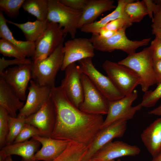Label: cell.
Instances as JSON below:
<instances>
[{
  "label": "cell",
  "instance_id": "cell-26",
  "mask_svg": "<svg viewBox=\"0 0 161 161\" xmlns=\"http://www.w3.org/2000/svg\"><path fill=\"white\" fill-rule=\"evenodd\" d=\"M22 7L25 11L35 16L38 20L47 19L48 0H25Z\"/></svg>",
  "mask_w": 161,
  "mask_h": 161
},
{
  "label": "cell",
  "instance_id": "cell-34",
  "mask_svg": "<svg viewBox=\"0 0 161 161\" xmlns=\"http://www.w3.org/2000/svg\"><path fill=\"white\" fill-rule=\"evenodd\" d=\"M32 61L29 58H15L13 60H8L2 57L0 58V73L10 65L31 64Z\"/></svg>",
  "mask_w": 161,
  "mask_h": 161
},
{
  "label": "cell",
  "instance_id": "cell-22",
  "mask_svg": "<svg viewBox=\"0 0 161 161\" xmlns=\"http://www.w3.org/2000/svg\"><path fill=\"white\" fill-rule=\"evenodd\" d=\"M7 19L3 12L0 11V37L9 41L16 47L26 57L33 56L35 50V43L16 39L7 24Z\"/></svg>",
  "mask_w": 161,
  "mask_h": 161
},
{
  "label": "cell",
  "instance_id": "cell-32",
  "mask_svg": "<svg viewBox=\"0 0 161 161\" xmlns=\"http://www.w3.org/2000/svg\"><path fill=\"white\" fill-rule=\"evenodd\" d=\"M0 53L4 56L13 57L15 58H26L12 44L2 38L0 39Z\"/></svg>",
  "mask_w": 161,
  "mask_h": 161
},
{
  "label": "cell",
  "instance_id": "cell-49",
  "mask_svg": "<svg viewBox=\"0 0 161 161\" xmlns=\"http://www.w3.org/2000/svg\"><path fill=\"white\" fill-rule=\"evenodd\" d=\"M115 161L114 160H109V161Z\"/></svg>",
  "mask_w": 161,
  "mask_h": 161
},
{
  "label": "cell",
  "instance_id": "cell-35",
  "mask_svg": "<svg viewBox=\"0 0 161 161\" xmlns=\"http://www.w3.org/2000/svg\"><path fill=\"white\" fill-rule=\"evenodd\" d=\"M132 25V24L126 19L123 18H119L110 22L102 28L117 31L125 27H128Z\"/></svg>",
  "mask_w": 161,
  "mask_h": 161
},
{
  "label": "cell",
  "instance_id": "cell-14",
  "mask_svg": "<svg viewBox=\"0 0 161 161\" xmlns=\"http://www.w3.org/2000/svg\"><path fill=\"white\" fill-rule=\"evenodd\" d=\"M127 128V121H116L108 126L100 129L88 147L87 152L82 161H88L103 146L115 138L122 137Z\"/></svg>",
  "mask_w": 161,
  "mask_h": 161
},
{
  "label": "cell",
  "instance_id": "cell-20",
  "mask_svg": "<svg viewBox=\"0 0 161 161\" xmlns=\"http://www.w3.org/2000/svg\"><path fill=\"white\" fill-rule=\"evenodd\" d=\"M144 145L152 157L161 152V117L151 123L140 134Z\"/></svg>",
  "mask_w": 161,
  "mask_h": 161
},
{
  "label": "cell",
  "instance_id": "cell-13",
  "mask_svg": "<svg viewBox=\"0 0 161 161\" xmlns=\"http://www.w3.org/2000/svg\"><path fill=\"white\" fill-rule=\"evenodd\" d=\"M65 76L60 86L69 101L79 108L83 100V91L81 80L82 72L75 63L68 65L64 70Z\"/></svg>",
  "mask_w": 161,
  "mask_h": 161
},
{
  "label": "cell",
  "instance_id": "cell-43",
  "mask_svg": "<svg viewBox=\"0 0 161 161\" xmlns=\"http://www.w3.org/2000/svg\"><path fill=\"white\" fill-rule=\"evenodd\" d=\"M152 32L153 34L157 36L161 40V28L153 29Z\"/></svg>",
  "mask_w": 161,
  "mask_h": 161
},
{
  "label": "cell",
  "instance_id": "cell-50",
  "mask_svg": "<svg viewBox=\"0 0 161 161\" xmlns=\"http://www.w3.org/2000/svg\"><path fill=\"white\" fill-rule=\"evenodd\" d=\"M158 1L160 2H161V0H158Z\"/></svg>",
  "mask_w": 161,
  "mask_h": 161
},
{
  "label": "cell",
  "instance_id": "cell-23",
  "mask_svg": "<svg viewBox=\"0 0 161 161\" xmlns=\"http://www.w3.org/2000/svg\"><path fill=\"white\" fill-rule=\"evenodd\" d=\"M41 144L39 141L32 138L29 140L6 145L1 149L7 156L15 155L21 157V161H35L34 155Z\"/></svg>",
  "mask_w": 161,
  "mask_h": 161
},
{
  "label": "cell",
  "instance_id": "cell-47",
  "mask_svg": "<svg viewBox=\"0 0 161 161\" xmlns=\"http://www.w3.org/2000/svg\"><path fill=\"white\" fill-rule=\"evenodd\" d=\"M88 161H95L92 159H91Z\"/></svg>",
  "mask_w": 161,
  "mask_h": 161
},
{
  "label": "cell",
  "instance_id": "cell-11",
  "mask_svg": "<svg viewBox=\"0 0 161 161\" xmlns=\"http://www.w3.org/2000/svg\"><path fill=\"white\" fill-rule=\"evenodd\" d=\"M31 64L8 68L0 73V78L12 89L21 100H26V91L32 78Z\"/></svg>",
  "mask_w": 161,
  "mask_h": 161
},
{
  "label": "cell",
  "instance_id": "cell-3",
  "mask_svg": "<svg viewBox=\"0 0 161 161\" xmlns=\"http://www.w3.org/2000/svg\"><path fill=\"white\" fill-rule=\"evenodd\" d=\"M153 59L149 47L142 51L128 55L118 62L134 71L140 78V85L144 92L149 87L156 83L153 65Z\"/></svg>",
  "mask_w": 161,
  "mask_h": 161
},
{
  "label": "cell",
  "instance_id": "cell-16",
  "mask_svg": "<svg viewBox=\"0 0 161 161\" xmlns=\"http://www.w3.org/2000/svg\"><path fill=\"white\" fill-rule=\"evenodd\" d=\"M30 83L26 102L17 116L26 117L35 113L51 97L52 88L40 85L32 80Z\"/></svg>",
  "mask_w": 161,
  "mask_h": 161
},
{
  "label": "cell",
  "instance_id": "cell-15",
  "mask_svg": "<svg viewBox=\"0 0 161 161\" xmlns=\"http://www.w3.org/2000/svg\"><path fill=\"white\" fill-rule=\"evenodd\" d=\"M55 121V108L51 97L37 112L25 119L26 123L37 128L43 137H50Z\"/></svg>",
  "mask_w": 161,
  "mask_h": 161
},
{
  "label": "cell",
  "instance_id": "cell-37",
  "mask_svg": "<svg viewBox=\"0 0 161 161\" xmlns=\"http://www.w3.org/2000/svg\"><path fill=\"white\" fill-rule=\"evenodd\" d=\"M62 4L72 9L82 11L88 0H59Z\"/></svg>",
  "mask_w": 161,
  "mask_h": 161
},
{
  "label": "cell",
  "instance_id": "cell-42",
  "mask_svg": "<svg viewBox=\"0 0 161 161\" xmlns=\"http://www.w3.org/2000/svg\"><path fill=\"white\" fill-rule=\"evenodd\" d=\"M150 115L160 116L161 117V104L157 107L148 112Z\"/></svg>",
  "mask_w": 161,
  "mask_h": 161
},
{
  "label": "cell",
  "instance_id": "cell-29",
  "mask_svg": "<svg viewBox=\"0 0 161 161\" xmlns=\"http://www.w3.org/2000/svg\"><path fill=\"white\" fill-rule=\"evenodd\" d=\"M25 0H0V10L11 18H16Z\"/></svg>",
  "mask_w": 161,
  "mask_h": 161
},
{
  "label": "cell",
  "instance_id": "cell-31",
  "mask_svg": "<svg viewBox=\"0 0 161 161\" xmlns=\"http://www.w3.org/2000/svg\"><path fill=\"white\" fill-rule=\"evenodd\" d=\"M9 114L4 108L0 106V148L2 149L6 145L9 132Z\"/></svg>",
  "mask_w": 161,
  "mask_h": 161
},
{
  "label": "cell",
  "instance_id": "cell-38",
  "mask_svg": "<svg viewBox=\"0 0 161 161\" xmlns=\"http://www.w3.org/2000/svg\"><path fill=\"white\" fill-rule=\"evenodd\" d=\"M154 2L159 5V7L158 11L154 14L151 25L152 29L161 28V2L158 0L154 1Z\"/></svg>",
  "mask_w": 161,
  "mask_h": 161
},
{
  "label": "cell",
  "instance_id": "cell-7",
  "mask_svg": "<svg viewBox=\"0 0 161 161\" xmlns=\"http://www.w3.org/2000/svg\"><path fill=\"white\" fill-rule=\"evenodd\" d=\"M78 62L81 72L87 76L108 100H116L125 96L107 76L103 75L95 68L92 58H84Z\"/></svg>",
  "mask_w": 161,
  "mask_h": 161
},
{
  "label": "cell",
  "instance_id": "cell-48",
  "mask_svg": "<svg viewBox=\"0 0 161 161\" xmlns=\"http://www.w3.org/2000/svg\"><path fill=\"white\" fill-rule=\"evenodd\" d=\"M117 161H121V160L120 159H119L118 160H117Z\"/></svg>",
  "mask_w": 161,
  "mask_h": 161
},
{
  "label": "cell",
  "instance_id": "cell-36",
  "mask_svg": "<svg viewBox=\"0 0 161 161\" xmlns=\"http://www.w3.org/2000/svg\"><path fill=\"white\" fill-rule=\"evenodd\" d=\"M149 47L153 59H161V40L158 37L155 36Z\"/></svg>",
  "mask_w": 161,
  "mask_h": 161
},
{
  "label": "cell",
  "instance_id": "cell-25",
  "mask_svg": "<svg viewBox=\"0 0 161 161\" xmlns=\"http://www.w3.org/2000/svg\"><path fill=\"white\" fill-rule=\"evenodd\" d=\"M7 23L12 24L22 31L26 41L35 43L43 35L50 22L48 19L41 21L36 20L33 22L28 21L18 23L7 20Z\"/></svg>",
  "mask_w": 161,
  "mask_h": 161
},
{
  "label": "cell",
  "instance_id": "cell-39",
  "mask_svg": "<svg viewBox=\"0 0 161 161\" xmlns=\"http://www.w3.org/2000/svg\"><path fill=\"white\" fill-rule=\"evenodd\" d=\"M148 10V15L150 18L153 19V14L156 13L159 9V5L151 0H144Z\"/></svg>",
  "mask_w": 161,
  "mask_h": 161
},
{
  "label": "cell",
  "instance_id": "cell-45",
  "mask_svg": "<svg viewBox=\"0 0 161 161\" xmlns=\"http://www.w3.org/2000/svg\"><path fill=\"white\" fill-rule=\"evenodd\" d=\"M151 161H161V152L155 156L153 157Z\"/></svg>",
  "mask_w": 161,
  "mask_h": 161
},
{
  "label": "cell",
  "instance_id": "cell-24",
  "mask_svg": "<svg viewBox=\"0 0 161 161\" xmlns=\"http://www.w3.org/2000/svg\"><path fill=\"white\" fill-rule=\"evenodd\" d=\"M133 0H119L117 5L111 13L97 21L85 25L80 28L81 31L85 33L98 35L100 29L110 22L119 18L125 19L124 9L126 5Z\"/></svg>",
  "mask_w": 161,
  "mask_h": 161
},
{
  "label": "cell",
  "instance_id": "cell-8",
  "mask_svg": "<svg viewBox=\"0 0 161 161\" xmlns=\"http://www.w3.org/2000/svg\"><path fill=\"white\" fill-rule=\"evenodd\" d=\"M81 80L83 89V100L79 106V109L91 114H107L108 111L107 99L87 76L82 73Z\"/></svg>",
  "mask_w": 161,
  "mask_h": 161
},
{
  "label": "cell",
  "instance_id": "cell-10",
  "mask_svg": "<svg viewBox=\"0 0 161 161\" xmlns=\"http://www.w3.org/2000/svg\"><path fill=\"white\" fill-rule=\"evenodd\" d=\"M63 29L56 23L50 22L43 34L36 42L32 62L44 59L49 56L64 41Z\"/></svg>",
  "mask_w": 161,
  "mask_h": 161
},
{
  "label": "cell",
  "instance_id": "cell-41",
  "mask_svg": "<svg viewBox=\"0 0 161 161\" xmlns=\"http://www.w3.org/2000/svg\"><path fill=\"white\" fill-rule=\"evenodd\" d=\"M117 31L109 30L102 28L99 31L98 35L102 38H107L113 36Z\"/></svg>",
  "mask_w": 161,
  "mask_h": 161
},
{
  "label": "cell",
  "instance_id": "cell-6",
  "mask_svg": "<svg viewBox=\"0 0 161 161\" xmlns=\"http://www.w3.org/2000/svg\"><path fill=\"white\" fill-rule=\"evenodd\" d=\"M102 67L107 76L125 95H129L140 85V78L134 71L127 66L106 60Z\"/></svg>",
  "mask_w": 161,
  "mask_h": 161
},
{
  "label": "cell",
  "instance_id": "cell-19",
  "mask_svg": "<svg viewBox=\"0 0 161 161\" xmlns=\"http://www.w3.org/2000/svg\"><path fill=\"white\" fill-rule=\"evenodd\" d=\"M112 0H88L82 10V15L78 26V29L83 25L90 24L104 12L115 8Z\"/></svg>",
  "mask_w": 161,
  "mask_h": 161
},
{
  "label": "cell",
  "instance_id": "cell-4",
  "mask_svg": "<svg viewBox=\"0 0 161 161\" xmlns=\"http://www.w3.org/2000/svg\"><path fill=\"white\" fill-rule=\"evenodd\" d=\"M127 28L125 27L118 30L114 35L108 38H100L98 34H92L89 39L95 50L109 52L115 50H120L128 55L135 53L137 48L146 45L149 43L151 38L140 41L129 40L125 34Z\"/></svg>",
  "mask_w": 161,
  "mask_h": 161
},
{
  "label": "cell",
  "instance_id": "cell-2",
  "mask_svg": "<svg viewBox=\"0 0 161 161\" xmlns=\"http://www.w3.org/2000/svg\"><path fill=\"white\" fill-rule=\"evenodd\" d=\"M62 42L49 56L45 58L32 62V78L41 86L51 88L55 87L57 74L62 67L64 58Z\"/></svg>",
  "mask_w": 161,
  "mask_h": 161
},
{
  "label": "cell",
  "instance_id": "cell-9",
  "mask_svg": "<svg viewBox=\"0 0 161 161\" xmlns=\"http://www.w3.org/2000/svg\"><path fill=\"white\" fill-rule=\"evenodd\" d=\"M137 97V91L134 90L131 94L125 96L120 99L112 101L108 100V112L100 129L105 128L117 120L127 121L132 119L137 112L140 110L142 107L141 103L132 106V103Z\"/></svg>",
  "mask_w": 161,
  "mask_h": 161
},
{
  "label": "cell",
  "instance_id": "cell-33",
  "mask_svg": "<svg viewBox=\"0 0 161 161\" xmlns=\"http://www.w3.org/2000/svg\"><path fill=\"white\" fill-rule=\"evenodd\" d=\"M43 135L37 128L30 124L26 123L21 132L13 143L23 142L34 136Z\"/></svg>",
  "mask_w": 161,
  "mask_h": 161
},
{
  "label": "cell",
  "instance_id": "cell-18",
  "mask_svg": "<svg viewBox=\"0 0 161 161\" xmlns=\"http://www.w3.org/2000/svg\"><path fill=\"white\" fill-rule=\"evenodd\" d=\"M32 138L39 141L42 146L34 155L35 161H53L64 151L70 142L40 136Z\"/></svg>",
  "mask_w": 161,
  "mask_h": 161
},
{
  "label": "cell",
  "instance_id": "cell-46",
  "mask_svg": "<svg viewBox=\"0 0 161 161\" xmlns=\"http://www.w3.org/2000/svg\"><path fill=\"white\" fill-rule=\"evenodd\" d=\"M6 161H13L11 155H8L7 157Z\"/></svg>",
  "mask_w": 161,
  "mask_h": 161
},
{
  "label": "cell",
  "instance_id": "cell-30",
  "mask_svg": "<svg viewBox=\"0 0 161 161\" xmlns=\"http://www.w3.org/2000/svg\"><path fill=\"white\" fill-rule=\"evenodd\" d=\"M157 85L154 90H148L144 92L140 103L142 107L146 108L153 107L161 98V83Z\"/></svg>",
  "mask_w": 161,
  "mask_h": 161
},
{
  "label": "cell",
  "instance_id": "cell-28",
  "mask_svg": "<svg viewBox=\"0 0 161 161\" xmlns=\"http://www.w3.org/2000/svg\"><path fill=\"white\" fill-rule=\"evenodd\" d=\"M26 118L23 116L13 117L9 115V132L6 145L13 143L26 123Z\"/></svg>",
  "mask_w": 161,
  "mask_h": 161
},
{
  "label": "cell",
  "instance_id": "cell-44",
  "mask_svg": "<svg viewBox=\"0 0 161 161\" xmlns=\"http://www.w3.org/2000/svg\"><path fill=\"white\" fill-rule=\"evenodd\" d=\"M7 156L2 149L0 151V161H6Z\"/></svg>",
  "mask_w": 161,
  "mask_h": 161
},
{
  "label": "cell",
  "instance_id": "cell-17",
  "mask_svg": "<svg viewBox=\"0 0 161 161\" xmlns=\"http://www.w3.org/2000/svg\"><path fill=\"white\" fill-rule=\"evenodd\" d=\"M141 150L135 145L121 141H111L103 146L92 157L95 161H106L125 156H135Z\"/></svg>",
  "mask_w": 161,
  "mask_h": 161
},
{
  "label": "cell",
  "instance_id": "cell-5",
  "mask_svg": "<svg viewBox=\"0 0 161 161\" xmlns=\"http://www.w3.org/2000/svg\"><path fill=\"white\" fill-rule=\"evenodd\" d=\"M47 19L58 24L63 29L64 36L69 33L75 38L82 11L72 9L61 4L59 0H48Z\"/></svg>",
  "mask_w": 161,
  "mask_h": 161
},
{
  "label": "cell",
  "instance_id": "cell-27",
  "mask_svg": "<svg viewBox=\"0 0 161 161\" xmlns=\"http://www.w3.org/2000/svg\"><path fill=\"white\" fill-rule=\"evenodd\" d=\"M125 18L130 23L138 22L148 15V10L144 0L127 4L124 9Z\"/></svg>",
  "mask_w": 161,
  "mask_h": 161
},
{
  "label": "cell",
  "instance_id": "cell-40",
  "mask_svg": "<svg viewBox=\"0 0 161 161\" xmlns=\"http://www.w3.org/2000/svg\"><path fill=\"white\" fill-rule=\"evenodd\" d=\"M153 65L156 84L161 83V59L153 60Z\"/></svg>",
  "mask_w": 161,
  "mask_h": 161
},
{
  "label": "cell",
  "instance_id": "cell-21",
  "mask_svg": "<svg viewBox=\"0 0 161 161\" xmlns=\"http://www.w3.org/2000/svg\"><path fill=\"white\" fill-rule=\"evenodd\" d=\"M21 100L12 89L0 78V106L6 110L10 116L16 117L17 111L25 104Z\"/></svg>",
  "mask_w": 161,
  "mask_h": 161
},
{
  "label": "cell",
  "instance_id": "cell-12",
  "mask_svg": "<svg viewBox=\"0 0 161 161\" xmlns=\"http://www.w3.org/2000/svg\"><path fill=\"white\" fill-rule=\"evenodd\" d=\"M94 48L89 38H75L64 44L63 51L64 58L61 70L64 71L70 64L95 55Z\"/></svg>",
  "mask_w": 161,
  "mask_h": 161
},
{
  "label": "cell",
  "instance_id": "cell-1",
  "mask_svg": "<svg viewBox=\"0 0 161 161\" xmlns=\"http://www.w3.org/2000/svg\"><path fill=\"white\" fill-rule=\"evenodd\" d=\"M51 97L55 108L56 121L50 137L89 146L104 121L102 115L81 111L69 101L60 86L52 88Z\"/></svg>",
  "mask_w": 161,
  "mask_h": 161
}]
</instances>
